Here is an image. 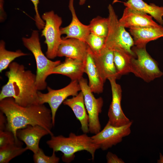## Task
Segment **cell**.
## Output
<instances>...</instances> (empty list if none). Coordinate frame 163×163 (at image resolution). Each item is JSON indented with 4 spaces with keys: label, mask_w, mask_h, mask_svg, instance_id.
Instances as JSON below:
<instances>
[{
    "label": "cell",
    "mask_w": 163,
    "mask_h": 163,
    "mask_svg": "<svg viewBox=\"0 0 163 163\" xmlns=\"http://www.w3.org/2000/svg\"><path fill=\"white\" fill-rule=\"evenodd\" d=\"M48 92L43 93L38 91L39 104L48 103L52 113V123L55 126L56 112L60 105L70 96L78 94L81 88L78 81H72L67 86L61 89L54 90L49 87H47Z\"/></svg>",
    "instance_id": "obj_8"
},
{
    "label": "cell",
    "mask_w": 163,
    "mask_h": 163,
    "mask_svg": "<svg viewBox=\"0 0 163 163\" xmlns=\"http://www.w3.org/2000/svg\"><path fill=\"white\" fill-rule=\"evenodd\" d=\"M107 163H124V161L116 154L109 152L106 156Z\"/></svg>",
    "instance_id": "obj_30"
},
{
    "label": "cell",
    "mask_w": 163,
    "mask_h": 163,
    "mask_svg": "<svg viewBox=\"0 0 163 163\" xmlns=\"http://www.w3.org/2000/svg\"><path fill=\"white\" fill-rule=\"evenodd\" d=\"M85 62L66 57L65 61L55 67L52 74H59L69 77L72 81H78L84 73Z\"/></svg>",
    "instance_id": "obj_17"
},
{
    "label": "cell",
    "mask_w": 163,
    "mask_h": 163,
    "mask_svg": "<svg viewBox=\"0 0 163 163\" xmlns=\"http://www.w3.org/2000/svg\"><path fill=\"white\" fill-rule=\"evenodd\" d=\"M63 103L72 110L76 118L80 123L82 132L85 133H89V117L85 107L82 92L81 91L77 95L71 98L66 99Z\"/></svg>",
    "instance_id": "obj_18"
},
{
    "label": "cell",
    "mask_w": 163,
    "mask_h": 163,
    "mask_svg": "<svg viewBox=\"0 0 163 163\" xmlns=\"http://www.w3.org/2000/svg\"><path fill=\"white\" fill-rule=\"evenodd\" d=\"M0 110L6 116L7 123L6 130L12 132L15 138L18 130L28 125H40L53 135L51 131L53 126L50 109L44 104L23 107L17 104L12 97L0 101Z\"/></svg>",
    "instance_id": "obj_1"
},
{
    "label": "cell",
    "mask_w": 163,
    "mask_h": 163,
    "mask_svg": "<svg viewBox=\"0 0 163 163\" xmlns=\"http://www.w3.org/2000/svg\"><path fill=\"white\" fill-rule=\"evenodd\" d=\"M4 0H0V21H2L5 18L4 11Z\"/></svg>",
    "instance_id": "obj_32"
},
{
    "label": "cell",
    "mask_w": 163,
    "mask_h": 163,
    "mask_svg": "<svg viewBox=\"0 0 163 163\" xmlns=\"http://www.w3.org/2000/svg\"><path fill=\"white\" fill-rule=\"evenodd\" d=\"M46 143L53 151L55 152L60 151L62 153V160L67 163L70 162L74 159L75 153L83 150L89 152L92 160H94L96 151L100 149L98 145L93 142L91 137L85 133L76 135L71 133L67 137L62 135L57 136L53 135Z\"/></svg>",
    "instance_id": "obj_3"
},
{
    "label": "cell",
    "mask_w": 163,
    "mask_h": 163,
    "mask_svg": "<svg viewBox=\"0 0 163 163\" xmlns=\"http://www.w3.org/2000/svg\"><path fill=\"white\" fill-rule=\"evenodd\" d=\"M5 72L7 83L2 87L0 101L12 97L19 105L27 107L39 104L38 90L36 85V75L25 69L23 65L14 62Z\"/></svg>",
    "instance_id": "obj_2"
},
{
    "label": "cell",
    "mask_w": 163,
    "mask_h": 163,
    "mask_svg": "<svg viewBox=\"0 0 163 163\" xmlns=\"http://www.w3.org/2000/svg\"><path fill=\"white\" fill-rule=\"evenodd\" d=\"M20 142L8 145L0 148V163H8L14 158L27 150Z\"/></svg>",
    "instance_id": "obj_24"
},
{
    "label": "cell",
    "mask_w": 163,
    "mask_h": 163,
    "mask_svg": "<svg viewBox=\"0 0 163 163\" xmlns=\"http://www.w3.org/2000/svg\"><path fill=\"white\" fill-rule=\"evenodd\" d=\"M126 7L149 15L159 24L163 26V7L159 6L153 3L148 4L143 0H128L123 2Z\"/></svg>",
    "instance_id": "obj_21"
},
{
    "label": "cell",
    "mask_w": 163,
    "mask_h": 163,
    "mask_svg": "<svg viewBox=\"0 0 163 163\" xmlns=\"http://www.w3.org/2000/svg\"><path fill=\"white\" fill-rule=\"evenodd\" d=\"M33 4L35 12L34 20L35 24L39 30L43 29L45 25V22L39 14L38 10L39 0H30Z\"/></svg>",
    "instance_id": "obj_29"
},
{
    "label": "cell",
    "mask_w": 163,
    "mask_h": 163,
    "mask_svg": "<svg viewBox=\"0 0 163 163\" xmlns=\"http://www.w3.org/2000/svg\"><path fill=\"white\" fill-rule=\"evenodd\" d=\"M133 123L131 120L125 125L116 126L111 125L108 121L102 130L91 137L92 141L102 150H107L120 142L123 137L130 134Z\"/></svg>",
    "instance_id": "obj_10"
},
{
    "label": "cell",
    "mask_w": 163,
    "mask_h": 163,
    "mask_svg": "<svg viewBox=\"0 0 163 163\" xmlns=\"http://www.w3.org/2000/svg\"><path fill=\"white\" fill-rule=\"evenodd\" d=\"M84 96L85 107L89 117V132L96 134L101 129L99 115L102 111L104 101L102 97L96 98L88 85L87 79L82 77L78 81Z\"/></svg>",
    "instance_id": "obj_9"
},
{
    "label": "cell",
    "mask_w": 163,
    "mask_h": 163,
    "mask_svg": "<svg viewBox=\"0 0 163 163\" xmlns=\"http://www.w3.org/2000/svg\"><path fill=\"white\" fill-rule=\"evenodd\" d=\"M28 54L18 50L15 51L7 50L5 48V43L3 40L0 42V72L7 69L9 64L15 58L27 55Z\"/></svg>",
    "instance_id": "obj_23"
},
{
    "label": "cell",
    "mask_w": 163,
    "mask_h": 163,
    "mask_svg": "<svg viewBox=\"0 0 163 163\" xmlns=\"http://www.w3.org/2000/svg\"><path fill=\"white\" fill-rule=\"evenodd\" d=\"M91 52L95 64L104 82L110 78L117 79L120 77L114 62L113 50L104 46L99 54Z\"/></svg>",
    "instance_id": "obj_12"
},
{
    "label": "cell",
    "mask_w": 163,
    "mask_h": 163,
    "mask_svg": "<svg viewBox=\"0 0 163 163\" xmlns=\"http://www.w3.org/2000/svg\"><path fill=\"white\" fill-rule=\"evenodd\" d=\"M135 54L131 53L122 48L113 50V60L118 73L121 76L130 73L131 64Z\"/></svg>",
    "instance_id": "obj_22"
},
{
    "label": "cell",
    "mask_w": 163,
    "mask_h": 163,
    "mask_svg": "<svg viewBox=\"0 0 163 163\" xmlns=\"http://www.w3.org/2000/svg\"><path fill=\"white\" fill-rule=\"evenodd\" d=\"M48 134L50 135V133L46 129L38 125H28L18 130L16 132L18 139L25 144L27 150H30L34 153L40 149L39 143L41 138Z\"/></svg>",
    "instance_id": "obj_14"
},
{
    "label": "cell",
    "mask_w": 163,
    "mask_h": 163,
    "mask_svg": "<svg viewBox=\"0 0 163 163\" xmlns=\"http://www.w3.org/2000/svg\"><path fill=\"white\" fill-rule=\"evenodd\" d=\"M132 50L136 56L132 59L130 73L147 82L163 75L157 62L147 51L146 46H135Z\"/></svg>",
    "instance_id": "obj_5"
},
{
    "label": "cell",
    "mask_w": 163,
    "mask_h": 163,
    "mask_svg": "<svg viewBox=\"0 0 163 163\" xmlns=\"http://www.w3.org/2000/svg\"><path fill=\"white\" fill-rule=\"evenodd\" d=\"M133 36L134 45L146 46L149 42L163 37V26L150 27L129 29Z\"/></svg>",
    "instance_id": "obj_20"
},
{
    "label": "cell",
    "mask_w": 163,
    "mask_h": 163,
    "mask_svg": "<svg viewBox=\"0 0 163 163\" xmlns=\"http://www.w3.org/2000/svg\"><path fill=\"white\" fill-rule=\"evenodd\" d=\"M91 33L106 38L109 29V19L97 16L92 19L89 25Z\"/></svg>",
    "instance_id": "obj_25"
},
{
    "label": "cell",
    "mask_w": 163,
    "mask_h": 163,
    "mask_svg": "<svg viewBox=\"0 0 163 163\" xmlns=\"http://www.w3.org/2000/svg\"><path fill=\"white\" fill-rule=\"evenodd\" d=\"M112 100L108 112V121L113 126H123L131 121L124 114L121 108L122 90L120 85L116 82V79L110 78Z\"/></svg>",
    "instance_id": "obj_11"
},
{
    "label": "cell",
    "mask_w": 163,
    "mask_h": 163,
    "mask_svg": "<svg viewBox=\"0 0 163 163\" xmlns=\"http://www.w3.org/2000/svg\"><path fill=\"white\" fill-rule=\"evenodd\" d=\"M157 163H163V155L161 153H160L159 158L157 160Z\"/></svg>",
    "instance_id": "obj_33"
},
{
    "label": "cell",
    "mask_w": 163,
    "mask_h": 163,
    "mask_svg": "<svg viewBox=\"0 0 163 163\" xmlns=\"http://www.w3.org/2000/svg\"><path fill=\"white\" fill-rule=\"evenodd\" d=\"M20 142L19 140L16 139L11 131L7 130L0 131V148Z\"/></svg>",
    "instance_id": "obj_28"
},
{
    "label": "cell",
    "mask_w": 163,
    "mask_h": 163,
    "mask_svg": "<svg viewBox=\"0 0 163 163\" xmlns=\"http://www.w3.org/2000/svg\"><path fill=\"white\" fill-rule=\"evenodd\" d=\"M7 123L6 116L3 113L0 112V131L5 130Z\"/></svg>",
    "instance_id": "obj_31"
},
{
    "label": "cell",
    "mask_w": 163,
    "mask_h": 163,
    "mask_svg": "<svg viewBox=\"0 0 163 163\" xmlns=\"http://www.w3.org/2000/svg\"><path fill=\"white\" fill-rule=\"evenodd\" d=\"M42 18L45 21L41 36L45 37L44 42L47 46L46 56L49 59H54L57 56V51L62 39L60 28L62 18L53 11L45 12L42 15Z\"/></svg>",
    "instance_id": "obj_7"
},
{
    "label": "cell",
    "mask_w": 163,
    "mask_h": 163,
    "mask_svg": "<svg viewBox=\"0 0 163 163\" xmlns=\"http://www.w3.org/2000/svg\"><path fill=\"white\" fill-rule=\"evenodd\" d=\"M109 29L105 38L104 46L113 50L122 48L134 54L132 50L134 45L133 39L125 28L119 23V20L111 4L108 7Z\"/></svg>",
    "instance_id": "obj_6"
},
{
    "label": "cell",
    "mask_w": 163,
    "mask_h": 163,
    "mask_svg": "<svg viewBox=\"0 0 163 163\" xmlns=\"http://www.w3.org/2000/svg\"><path fill=\"white\" fill-rule=\"evenodd\" d=\"M88 47L85 42L78 39H62L57 56L58 57L65 56L85 62Z\"/></svg>",
    "instance_id": "obj_15"
},
{
    "label": "cell",
    "mask_w": 163,
    "mask_h": 163,
    "mask_svg": "<svg viewBox=\"0 0 163 163\" xmlns=\"http://www.w3.org/2000/svg\"><path fill=\"white\" fill-rule=\"evenodd\" d=\"M105 38L90 33L85 42L93 53L99 54L104 46Z\"/></svg>",
    "instance_id": "obj_26"
},
{
    "label": "cell",
    "mask_w": 163,
    "mask_h": 163,
    "mask_svg": "<svg viewBox=\"0 0 163 163\" xmlns=\"http://www.w3.org/2000/svg\"><path fill=\"white\" fill-rule=\"evenodd\" d=\"M84 73L87 74L88 76L89 79L88 85L91 91L97 94L102 93L103 91L104 82L100 74L94 61L91 51L88 46Z\"/></svg>",
    "instance_id": "obj_19"
},
{
    "label": "cell",
    "mask_w": 163,
    "mask_h": 163,
    "mask_svg": "<svg viewBox=\"0 0 163 163\" xmlns=\"http://www.w3.org/2000/svg\"><path fill=\"white\" fill-rule=\"evenodd\" d=\"M74 0H69V7L72 15V20L68 26L60 28L62 34L66 36L62 38H75L85 42L91 33L89 26L82 23L78 19L74 6Z\"/></svg>",
    "instance_id": "obj_16"
},
{
    "label": "cell",
    "mask_w": 163,
    "mask_h": 163,
    "mask_svg": "<svg viewBox=\"0 0 163 163\" xmlns=\"http://www.w3.org/2000/svg\"><path fill=\"white\" fill-rule=\"evenodd\" d=\"M120 24L129 29L150 27H158V24L150 15L128 7L124 9Z\"/></svg>",
    "instance_id": "obj_13"
},
{
    "label": "cell",
    "mask_w": 163,
    "mask_h": 163,
    "mask_svg": "<svg viewBox=\"0 0 163 163\" xmlns=\"http://www.w3.org/2000/svg\"><path fill=\"white\" fill-rule=\"evenodd\" d=\"M55 152L53 151L51 156L46 155L42 149L40 148L36 153H34L33 159L35 163H58L60 158L57 157Z\"/></svg>",
    "instance_id": "obj_27"
},
{
    "label": "cell",
    "mask_w": 163,
    "mask_h": 163,
    "mask_svg": "<svg viewBox=\"0 0 163 163\" xmlns=\"http://www.w3.org/2000/svg\"><path fill=\"white\" fill-rule=\"evenodd\" d=\"M86 0H79V5H83L85 4Z\"/></svg>",
    "instance_id": "obj_34"
},
{
    "label": "cell",
    "mask_w": 163,
    "mask_h": 163,
    "mask_svg": "<svg viewBox=\"0 0 163 163\" xmlns=\"http://www.w3.org/2000/svg\"><path fill=\"white\" fill-rule=\"evenodd\" d=\"M22 41L24 46L32 52L36 60L37 88L38 91L44 90L47 87L46 78L52 74L53 69L61 63V61H52L45 56L41 50L38 31L33 30L30 37H23Z\"/></svg>",
    "instance_id": "obj_4"
}]
</instances>
